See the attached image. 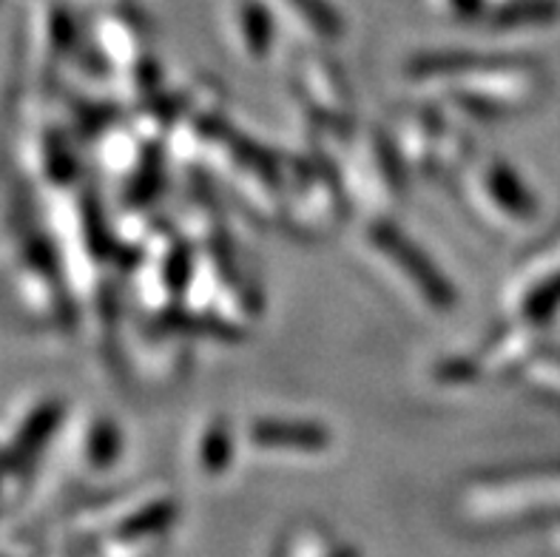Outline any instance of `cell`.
Wrapping results in <instances>:
<instances>
[{
    "label": "cell",
    "instance_id": "cell-1",
    "mask_svg": "<svg viewBox=\"0 0 560 557\" xmlns=\"http://www.w3.org/2000/svg\"><path fill=\"white\" fill-rule=\"evenodd\" d=\"M515 71L518 69L504 60L476 63V57H441L435 63L416 66V78L435 80L453 97L467 100L469 108L495 112V108H512Z\"/></svg>",
    "mask_w": 560,
    "mask_h": 557
},
{
    "label": "cell",
    "instance_id": "cell-2",
    "mask_svg": "<svg viewBox=\"0 0 560 557\" xmlns=\"http://www.w3.org/2000/svg\"><path fill=\"white\" fill-rule=\"evenodd\" d=\"M370 245L376 247L378 254L390 262L393 268L405 274L407 285H410L427 304H433V307H450V304H453V288H450L447 279L433 268V262L427 259L424 251H419V247L412 245L405 233L378 222V225H373V231H370Z\"/></svg>",
    "mask_w": 560,
    "mask_h": 557
},
{
    "label": "cell",
    "instance_id": "cell-3",
    "mask_svg": "<svg viewBox=\"0 0 560 557\" xmlns=\"http://www.w3.org/2000/svg\"><path fill=\"white\" fill-rule=\"evenodd\" d=\"M299 80H302L299 85H302V92H305V97L311 100L313 106L325 112L330 120H341V114L348 108V89H345V80L336 74L334 66L327 69L325 63L307 60L302 66Z\"/></svg>",
    "mask_w": 560,
    "mask_h": 557
},
{
    "label": "cell",
    "instance_id": "cell-4",
    "mask_svg": "<svg viewBox=\"0 0 560 557\" xmlns=\"http://www.w3.org/2000/svg\"><path fill=\"white\" fill-rule=\"evenodd\" d=\"M478 194H481L483 202L492 205V211H495V217H501V222H512V217L526 213V202L521 199L524 190L504 163H490L481 171Z\"/></svg>",
    "mask_w": 560,
    "mask_h": 557
},
{
    "label": "cell",
    "instance_id": "cell-5",
    "mask_svg": "<svg viewBox=\"0 0 560 557\" xmlns=\"http://www.w3.org/2000/svg\"><path fill=\"white\" fill-rule=\"evenodd\" d=\"M254 441L265 450H325L327 432L299 421H259L254 427Z\"/></svg>",
    "mask_w": 560,
    "mask_h": 557
},
{
    "label": "cell",
    "instance_id": "cell-6",
    "mask_svg": "<svg viewBox=\"0 0 560 557\" xmlns=\"http://www.w3.org/2000/svg\"><path fill=\"white\" fill-rule=\"evenodd\" d=\"M293 9L299 12V18L307 23V26L322 37H334L341 32L339 14L336 9L327 3V0H288Z\"/></svg>",
    "mask_w": 560,
    "mask_h": 557
},
{
    "label": "cell",
    "instance_id": "cell-7",
    "mask_svg": "<svg viewBox=\"0 0 560 557\" xmlns=\"http://www.w3.org/2000/svg\"><path fill=\"white\" fill-rule=\"evenodd\" d=\"M242 32H245L250 55H265L268 51L273 32H270V18L262 7L245 3V9H242Z\"/></svg>",
    "mask_w": 560,
    "mask_h": 557
}]
</instances>
